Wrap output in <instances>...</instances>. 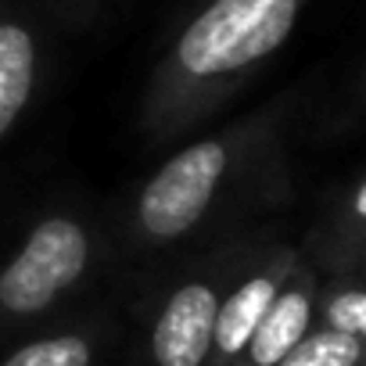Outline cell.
I'll use <instances>...</instances> for the list:
<instances>
[{
    "instance_id": "obj_11",
    "label": "cell",
    "mask_w": 366,
    "mask_h": 366,
    "mask_svg": "<svg viewBox=\"0 0 366 366\" xmlns=\"http://www.w3.org/2000/svg\"><path fill=\"white\" fill-rule=\"evenodd\" d=\"M352 216L359 219V223H366V179L355 187V194H352Z\"/></svg>"
},
{
    "instance_id": "obj_4",
    "label": "cell",
    "mask_w": 366,
    "mask_h": 366,
    "mask_svg": "<svg viewBox=\"0 0 366 366\" xmlns=\"http://www.w3.org/2000/svg\"><path fill=\"white\" fill-rule=\"evenodd\" d=\"M219 291L209 280L179 284L151 327L154 366H205L212 359V334L219 312Z\"/></svg>"
},
{
    "instance_id": "obj_6",
    "label": "cell",
    "mask_w": 366,
    "mask_h": 366,
    "mask_svg": "<svg viewBox=\"0 0 366 366\" xmlns=\"http://www.w3.org/2000/svg\"><path fill=\"white\" fill-rule=\"evenodd\" d=\"M312 280L305 273H295L284 280V287L277 291L269 312L262 316V323L255 327L248 348L230 362V366H277L305 334L312 323Z\"/></svg>"
},
{
    "instance_id": "obj_7",
    "label": "cell",
    "mask_w": 366,
    "mask_h": 366,
    "mask_svg": "<svg viewBox=\"0 0 366 366\" xmlns=\"http://www.w3.org/2000/svg\"><path fill=\"white\" fill-rule=\"evenodd\" d=\"M36 86V40L29 26L0 19V137L26 112Z\"/></svg>"
},
{
    "instance_id": "obj_3",
    "label": "cell",
    "mask_w": 366,
    "mask_h": 366,
    "mask_svg": "<svg viewBox=\"0 0 366 366\" xmlns=\"http://www.w3.org/2000/svg\"><path fill=\"white\" fill-rule=\"evenodd\" d=\"M90 266V230L72 216H47L0 269V312L36 316L51 309Z\"/></svg>"
},
{
    "instance_id": "obj_2",
    "label": "cell",
    "mask_w": 366,
    "mask_h": 366,
    "mask_svg": "<svg viewBox=\"0 0 366 366\" xmlns=\"http://www.w3.org/2000/svg\"><path fill=\"white\" fill-rule=\"evenodd\" d=\"M241 151H244V133L230 129L187 144L169 162H162L158 172L140 187L133 205L137 237L147 244H172L194 234L219 202V191L227 176L234 172Z\"/></svg>"
},
{
    "instance_id": "obj_10",
    "label": "cell",
    "mask_w": 366,
    "mask_h": 366,
    "mask_svg": "<svg viewBox=\"0 0 366 366\" xmlns=\"http://www.w3.org/2000/svg\"><path fill=\"white\" fill-rule=\"evenodd\" d=\"M323 320H327V327L355 334V337L366 341V291L348 287V291L330 295L327 305H323Z\"/></svg>"
},
{
    "instance_id": "obj_1",
    "label": "cell",
    "mask_w": 366,
    "mask_h": 366,
    "mask_svg": "<svg viewBox=\"0 0 366 366\" xmlns=\"http://www.w3.org/2000/svg\"><path fill=\"white\" fill-rule=\"evenodd\" d=\"M305 0H209L179 29L144 97V129L158 140L191 129L291 36Z\"/></svg>"
},
{
    "instance_id": "obj_5",
    "label": "cell",
    "mask_w": 366,
    "mask_h": 366,
    "mask_svg": "<svg viewBox=\"0 0 366 366\" xmlns=\"http://www.w3.org/2000/svg\"><path fill=\"white\" fill-rule=\"evenodd\" d=\"M291 277V262H273L259 273H252L248 280H241L216 312V334H212V362L216 366H230L252 341L255 327L262 323V316L269 312L277 291L284 287V280Z\"/></svg>"
},
{
    "instance_id": "obj_9",
    "label": "cell",
    "mask_w": 366,
    "mask_h": 366,
    "mask_svg": "<svg viewBox=\"0 0 366 366\" xmlns=\"http://www.w3.org/2000/svg\"><path fill=\"white\" fill-rule=\"evenodd\" d=\"M90 362H94V345L83 334H58L22 345L0 366H90Z\"/></svg>"
},
{
    "instance_id": "obj_8",
    "label": "cell",
    "mask_w": 366,
    "mask_h": 366,
    "mask_svg": "<svg viewBox=\"0 0 366 366\" xmlns=\"http://www.w3.org/2000/svg\"><path fill=\"white\" fill-rule=\"evenodd\" d=\"M277 366H366V341L334 327L305 334Z\"/></svg>"
}]
</instances>
